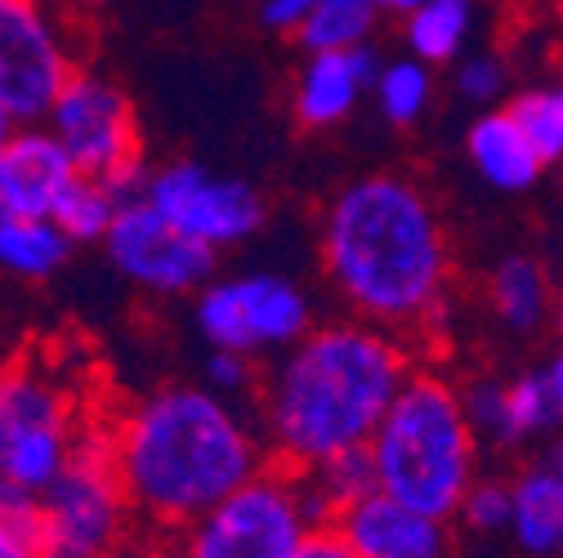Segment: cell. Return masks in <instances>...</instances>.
Listing matches in <instances>:
<instances>
[{
  "label": "cell",
  "mask_w": 563,
  "mask_h": 558,
  "mask_svg": "<svg viewBox=\"0 0 563 558\" xmlns=\"http://www.w3.org/2000/svg\"><path fill=\"white\" fill-rule=\"evenodd\" d=\"M411 367V344L394 331L349 313L313 322L268 358L251 393L268 460L309 473L331 456L363 451Z\"/></svg>",
  "instance_id": "3957f363"
},
{
  "label": "cell",
  "mask_w": 563,
  "mask_h": 558,
  "mask_svg": "<svg viewBox=\"0 0 563 558\" xmlns=\"http://www.w3.org/2000/svg\"><path fill=\"white\" fill-rule=\"evenodd\" d=\"M335 532L358 558H456L452 518L420 514L385 492H363L331 514Z\"/></svg>",
  "instance_id": "4fadbf2b"
},
{
  "label": "cell",
  "mask_w": 563,
  "mask_h": 558,
  "mask_svg": "<svg viewBox=\"0 0 563 558\" xmlns=\"http://www.w3.org/2000/svg\"><path fill=\"white\" fill-rule=\"evenodd\" d=\"M139 197L170 228H179L188 242L206 246L210 255L255 242L268 224V201L251 179L210 170L201 161H166L157 170H144Z\"/></svg>",
  "instance_id": "30bf717a"
},
{
  "label": "cell",
  "mask_w": 563,
  "mask_h": 558,
  "mask_svg": "<svg viewBox=\"0 0 563 558\" xmlns=\"http://www.w3.org/2000/svg\"><path fill=\"white\" fill-rule=\"evenodd\" d=\"M291 558H358V554L349 549V540L335 532L331 518H322V523H313V527L305 532V540L296 545Z\"/></svg>",
  "instance_id": "1f68e13d"
},
{
  "label": "cell",
  "mask_w": 563,
  "mask_h": 558,
  "mask_svg": "<svg viewBox=\"0 0 563 558\" xmlns=\"http://www.w3.org/2000/svg\"><path fill=\"white\" fill-rule=\"evenodd\" d=\"M125 192H117L112 183L103 179H90V175H77L73 183H67V192L54 201L49 220L58 224V233L73 242V246H99L112 215H117V201Z\"/></svg>",
  "instance_id": "cb8c5ba5"
},
{
  "label": "cell",
  "mask_w": 563,
  "mask_h": 558,
  "mask_svg": "<svg viewBox=\"0 0 563 558\" xmlns=\"http://www.w3.org/2000/svg\"><path fill=\"white\" fill-rule=\"evenodd\" d=\"M99 246L108 255V268L125 287L157 295V300H188L206 277L216 272V259H220L206 246L188 242L179 228H170L153 205L139 197V188L117 201V215Z\"/></svg>",
  "instance_id": "7c38bea8"
},
{
  "label": "cell",
  "mask_w": 563,
  "mask_h": 558,
  "mask_svg": "<svg viewBox=\"0 0 563 558\" xmlns=\"http://www.w3.org/2000/svg\"><path fill=\"white\" fill-rule=\"evenodd\" d=\"M331 518L300 469L264 465L224 501L197 514L170 540L166 558H291L313 523Z\"/></svg>",
  "instance_id": "8992f818"
},
{
  "label": "cell",
  "mask_w": 563,
  "mask_h": 558,
  "mask_svg": "<svg viewBox=\"0 0 563 558\" xmlns=\"http://www.w3.org/2000/svg\"><path fill=\"white\" fill-rule=\"evenodd\" d=\"M483 304L487 317L497 322L506 335L515 339H537L550 326L554 313V287H550V268L528 255H501L497 264L487 268V282H483Z\"/></svg>",
  "instance_id": "e0dca14e"
},
{
  "label": "cell",
  "mask_w": 563,
  "mask_h": 558,
  "mask_svg": "<svg viewBox=\"0 0 563 558\" xmlns=\"http://www.w3.org/2000/svg\"><path fill=\"white\" fill-rule=\"evenodd\" d=\"M77 166L41 121H19L0 138V215H49Z\"/></svg>",
  "instance_id": "5bb4252c"
},
{
  "label": "cell",
  "mask_w": 563,
  "mask_h": 558,
  "mask_svg": "<svg viewBox=\"0 0 563 558\" xmlns=\"http://www.w3.org/2000/svg\"><path fill=\"white\" fill-rule=\"evenodd\" d=\"M372 487L420 514L452 518L483 473V443L465 421L461 389L439 367H411L367 447Z\"/></svg>",
  "instance_id": "277c9868"
},
{
  "label": "cell",
  "mask_w": 563,
  "mask_h": 558,
  "mask_svg": "<svg viewBox=\"0 0 563 558\" xmlns=\"http://www.w3.org/2000/svg\"><path fill=\"white\" fill-rule=\"evenodd\" d=\"M90 558H166V549H162V540H153V536H125L121 545L99 549V554H90Z\"/></svg>",
  "instance_id": "836d02e7"
},
{
  "label": "cell",
  "mask_w": 563,
  "mask_h": 558,
  "mask_svg": "<svg viewBox=\"0 0 563 558\" xmlns=\"http://www.w3.org/2000/svg\"><path fill=\"white\" fill-rule=\"evenodd\" d=\"M318 0H260V23L277 36H291L309 14H313Z\"/></svg>",
  "instance_id": "d6a6232c"
},
{
  "label": "cell",
  "mask_w": 563,
  "mask_h": 558,
  "mask_svg": "<svg viewBox=\"0 0 563 558\" xmlns=\"http://www.w3.org/2000/svg\"><path fill=\"white\" fill-rule=\"evenodd\" d=\"M563 421V362L541 358L506 380V429L501 447L550 443Z\"/></svg>",
  "instance_id": "d6986e66"
},
{
  "label": "cell",
  "mask_w": 563,
  "mask_h": 558,
  "mask_svg": "<svg viewBox=\"0 0 563 558\" xmlns=\"http://www.w3.org/2000/svg\"><path fill=\"white\" fill-rule=\"evenodd\" d=\"M32 518H36V540H41L45 558H90V554L112 549L125 536H134L130 501H125L121 478L112 469L99 415L81 434L73 460H67L58 469V478L32 501Z\"/></svg>",
  "instance_id": "ba28073f"
},
{
  "label": "cell",
  "mask_w": 563,
  "mask_h": 558,
  "mask_svg": "<svg viewBox=\"0 0 563 558\" xmlns=\"http://www.w3.org/2000/svg\"><path fill=\"white\" fill-rule=\"evenodd\" d=\"M322 272L349 317L402 335L443 331L456 255L434 197L402 170L349 179L318 224Z\"/></svg>",
  "instance_id": "6da1fadb"
},
{
  "label": "cell",
  "mask_w": 563,
  "mask_h": 558,
  "mask_svg": "<svg viewBox=\"0 0 563 558\" xmlns=\"http://www.w3.org/2000/svg\"><path fill=\"white\" fill-rule=\"evenodd\" d=\"M77 63L73 14L58 0H0V112L14 125L41 121Z\"/></svg>",
  "instance_id": "8fae6325"
},
{
  "label": "cell",
  "mask_w": 563,
  "mask_h": 558,
  "mask_svg": "<svg viewBox=\"0 0 563 558\" xmlns=\"http://www.w3.org/2000/svg\"><path fill=\"white\" fill-rule=\"evenodd\" d=\"M41 125L54 134L77 175L103 179L117 192H134L144 179V138H139L134 103L121 81L99 67L77 63L73 77L49 99Z\"/></svg>",
  "instance_id": "9c48e42d"
},
{
  "label": "cell",
  "mask_w": 563,
  "mask_h": 558,
  "mask_svg": "<svg viewBox=\"0 0 563 558\" xmlns=\"http://www.w3.org/2000/svg\"><path fill=\"white\" fill-rule=\"evenodd\" d=\"M58 5H63L67 14H99V10L112 5V0H58Z\"/></svg>",
  "instance_id": "d590c367"
},
{
  "label": "cell",
  "mask_w": 563,
  "mask_h": 558,
  "mask_svg": "<svg viewBox=\"0 0 563 558\" xmlns=\"http://www.w3.org/2000/svg\"><path fill=\"white\" fill-rule=\"evenodd\" d=\"M5 501H10V496H5V487H0V510H5Z\"/></svg>",
  "instance_id": "74e56055"
},
{
  "label": "cell",
  "mask_w": 563,
  "mask_h": 558,
  "mask_svg": "<svg viewBox=\"0 0 563 558\" xmlns=\"http://www.w3.org/2000/svg\"><path fill=\"white\" fill-rule=\"evenodd\" d=\"M461 389V406H465V421L478 434V443H497L501 447V429H506V380L478 371L470 380L456 384Z\"/></svg>",
  "instance_id": "83f0119b"
},
{
  "label": "cell",
  "mask_w": 563,
  "mask_h": 558,
  "mask_svg": "<svg viewBox=\"0 0 563 558\" xmlns=\"http://www.w3.org/2000/svg\"><path fill=\"white\" fill-rule=\"evenodd\" d=\"M192 326L206 348H229L246 358H273L296 344L313 322V295L291 272L246 268V272H210L188 295Z\"/></svg>",
  "instance_id": "52a82bcc"
},
{
  "label": "cell",
  "mask_w": 563,
  "mask_h": 558,
  "mask_svg": "<svg viewBox=\"0 0 563 558\" xmlns=\"http://www.w3.org/2000/svg\"><path fill=\"white\" fill-rule=\"evenodd\" d=\"M506 514H510V492H506V482L478 473V478L465 487V496H461L452 523L461 518V523H465L470 532H478V536H497V532H506Z\"/></svg>",
  "instance_id": "f1b7e54d"
},
{
  "label": "cell",
  "mask_w": 563,
  "mask_h": 558,
  "mask_svg": "<svg viewBox=\"0 0 563 558\" xmlns=\"http://www.w3.org/2000/svg\"><path fill=\"white\" fill-rule=\"evenodd\" d=\"M510 514L506 532L523 558H559L563 554V465L559 447L537 451L506 482Z\"/></svg>",
  "instance_id": "2e32d148"
},
{
  "label": "cell",
  "mask_w": 563,
  "mask_h": 558,
  "mask_svg": "<svg viewBox=\"0 0 563 558\" xmlns=\"http://www.w3.org/2000/svg\"><path fill=\"white\" fill-rule=\"evenodd\" d=\"M0 558H45L36 540L32 501H5V510H0Z\"/></svg>",
  "instance_id": "4dcf8cb0"
},
{
  "label": "cell",
  "mask_w": 563,
  "mask_h": 558,
  "mask_svg": "<svg viewBox=\"0 0 563 558\" xmlns=\"http://www.w3.org/2000/svg\"><path fill=\"white\" fill-rule=\"evenodd\" d=\"M434 67H426L411 54H398V58H380L376 63V77H372V103L376 112L398 125V130H411L426 121V112L434 108Z\"/></svg>",
  "instance_id": "7402d4cb"
},
{
  "label": "cell",
  "mask_w": 563,
  "mask_h": 558,
  "mask_svg": "<svg viewBox=\"0 0 563 558\" xmlns=\"http://www.w3.org/2000/svg\"><path fill=\"white\" fill-rule=\"evenodd\" d=\"M372 5H376L380 19H402V14H411L420 5V0H372Z\"/></svg>",
  "instance_id": "e575fe53"
},
{
  "label": "cell",
  "mask_w": 563,
  "mask_h": 558,
  "mask_svg": "<svg viewBox=\"0 0 563 558\" xmlns=\"http://www.w3.org/2000/svg\"><path fill=\"white\" fill-rule=\"evenodd\" d=\"M10 125H14V121H10L5 112H0V138H5V134H10Z\"/></svg>",
  "instance_id": "8d00e7d4"
},
{
  "label": "cell",
  "mask_w": 563,
  "mask_h": 558,
  "mask_svg": "<svg viewBox=\"0 0 563 558\" xmlns=\"http://www.w3.org/2000/svg\"><path fill=\"white\" fill-rule=\"evenodd\" d=\"M506 116L528 138V148L537 153V161L545 170L563 157V90L554 81H541V86H528V90L510 94Z\"/></svg>",
  "instance_id": "d4e9b609"
},
{
  "label": "cell",
  "mask_w": 563,
  "mask_h": 558,
  "mask_svg": "<svg viewBox=\"0 0 563 558\" xmlns=\"http://www.w3.org/2000/svg\"><path fill=\"white\" fill-rule=\"evenodd\" d=\"M452 86L465 103H474L478 112L483 108H501V99L510 94V63L506 54L497 49H465L456 63H452Z\"/></svg>",
  "instance_id": "484cf974"
},
{
  "label": "cell",
  "mask_w": 563,
  "mask_h": 558,
  "mask_svg": "<svg viewBox=\"0 0 563 558\" xmlns=\"http://www.w3.org/2000/svg\"><path fill=\"white\" fill-rule=\"evenodd\" d=\"M305 478H309L313 496L322 501L327 514H335L344 501H354V496L372 492V469H367V456H363V451L331 456V460H322L318 469H309Z\"/></svg>",
  "instance_id": "4316f807"
},
{
  "label": "cell",
  "mask_w": 563,
  "mask_h": 558,
  "mask_svg": "<svg viewBox=\"0 0 563 558\" xmlns=\"http://www.w3.org/2000/svg\"><path fill=\"white\" fill-rule=\"evenodd\" d=\"M478 0H420L411 14H402V45L411 58L426 67H448L456 63L474 32H478Z\"/></svg>",
  "instance_id": "44dd1931"
},
{
  "label": "cell",
  "mask_w": 563,
  "mask_h": 558,
  "mask_svg": "<svg viewBox=\"0 0 563 558\" xmlns=\"http://www.w3.org/2000/svg\"><path fill=\"white\" fill-rule=\"evenodd\" d=\"M380 54L372 45L354 49H318L305 54L296 86H291V112L305 130H335L358 112V103L372 94Z\"/></svg>",
  "instance_id": "9a60e30c"
},
{
  "label": "cell",
  "mask_w": 563,
  "mask_h": 558,
  "mask_svg": "<svg viewBox=\"0 0 563 558\" xmlns=\"http://www.w3.org/2000/svg\"><path fill=\"white\" fill-rule=\"evenodd\" d=\"M99 421L134 532L153 540H170L268 465L242 402L210 393L201 380L144 389Z\"/></svg>",
  "instance_id": "7a4b0ae2"
},
{
  "label": "cell",
  "mask_w": 563,
  "mask_h": 558,
  "mask_svg": "<svg viewBox=\"0 0 563 558\" xmlns=\"http://www.w3.org/2000/svg\"><path fill=\"white\" fill-rule=\"evenodd\" d=\"M255 380H260L255 358L229 354V348H206V358H201V384L210 393H220L229 402H242L246 393H255Z\"/></svg>",
  "instance_id": "f546056e"
},
{
  "label": "cell",
  "mask_w": 563,
  "mask_h": 558,
  "mask_svg": "<svg viewBox=\"0 0 563 558\" xmlns=\"http://www.w3.org/2000/svg\"><path fill=\"white\" fill-rule=\"evenodd\" d=\"M380 27V14L372 0H318L313 14L291 32L300 41L305 54L318 49H354V45H372Z\"/></svg>",
  "instance_id": "603a6c76"
},
{
  "label": "cell",
  "mask_w": 563,
  "mask_h": 558,
  "mask_svg": "<svg viewBox=\"0 0 563 558\" xmlns=\"http://www.w3.org/2000/svg\"><path fill=\"white\" fill-rule=\"evenodd\" d=\"M73 259V242L49 215H0V277L19 287H41Z\"/></svg>",
  "instance_id": "ffe728a7"
},
{
  "label": "cell",
  "mask_w": 563,
  "mask_h": 558,
  "mask_svg": "<svg viewBox=\"0 0 563 558\" xmlns=\"http://www.w3.org/2000/svg\"><path fill=\"white\" fill-rule=\"evenodd\" d=\"M95 411L77 376L45 354L0 362V487L10 501H36L73 460Z\"/></svg>",
  "instance_id": "5b68a950"
},
{
  "label": "cell",
  "mask_w": 563,
  "mask_h": 558,
  "mask_svg": "<svg viewBox=\"0 0 563 558\" xmlns=\"http://www.w3.org/2000/svg\"><path fill=\"white\" fill-rule=\"evenodd\" d=\"M465 157H470L474 175L492 192H506V197L532 192L541 183V175H545V166L528 148V138L515 130L506 108H483L470 121V130H465Z\"/></svg>",
  "instance_id": "ac0fdd59"
}]
</instances>
